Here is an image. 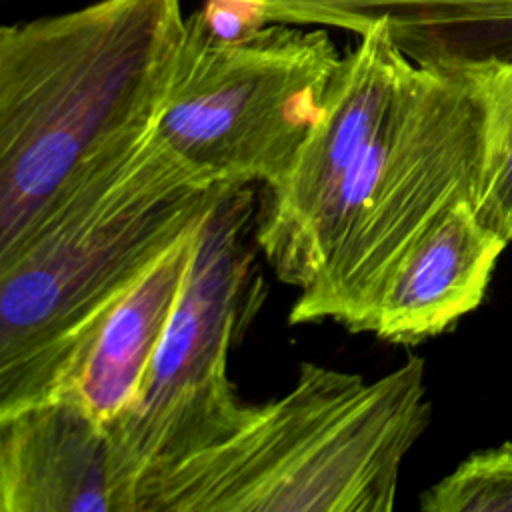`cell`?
I'll return each mask as SVG.
<instances>
[{"label":"cell","instance_id":"cell-1","mask_svg":"<svg viewBox=\"0 0 512 512\" xmlns=\"http://www.w3.org/2000/svg\"><path fill=\"white\" fill-rule=\"evenodd\" d=\"M228 188L154 128L74 176L0 248V414L50 396L104 314Z\"/></svg>","mask_w":512,"mask_h":512},{"label":"cell","instance_id":"cell-2","mask_svg":"<svg viewBox=\"0 0 512 512\" xmlns=\"http://www.w3.org/2000/svg\"><path fill=\"white\" fill-rule=\"evenodd\" d=\"M184 42L180 0H98L0 28V248L158 126Z\"/></svg>","mask_w":512,"mask_h":512},{"label":"cell","instance_id":"cell-3","mask_svg":"<svg viewBox=\"0 0 512 512\" xmlns=\"http://www.w3.org/2000/svg\"><path fill=\"white\" fill-rule=\"evenodd\" d=\"M512 126V64L408 58L392 102L326 224L290 324L362 332L408 248L460 202H480Z\"/></svg>","mask_w":512,"mask_h":512},{"label":"cell","instance_id":"cell-4","mask_svg":"<svg viewBox=\"0 0 512 512\" xmlns=\"http://www.w3.org/2000/svg\"><path fill=\"white\" fill-rule=\"evenodd\" d=\"M430 414L420 356L372 382L304 362L232 436L146 474L134 512H388Z\"/></svg>","mask_w":512,"mask_h":512},{"label":"cell","instance_id":"cell-5","mask_svg":"<svg viewBox=\"0 0 512 512\" xmlns=\"http://www.w3.org/2000/svg\"><path fill=\"white\" fill-rule=\"evenodd\" d=\"M342 56L324 30L270 22L220 38L186 18L180 66L156 132L216 184H280L318 124Z\"/></svg>","mask_w":512,"mask_h":512},{"label":"cell","instance_id":"cell-6","mask_svg":"<svg viewBox=\"0 0 512 512\" xmlns=\"http://www.w3.org/2000/svg\"><path fill=\"white\" fill-rule=\"evenodd\" d=\"M254 218L250 186H230L210 210L140 394L108 430L130 512L146 474L226 440L250 414L228 376V356L252 288L244 232Z\"/></svg>","mask_w":512,"mask_h":512},{"label":"cell","instance_id":"cell-7","mask_svg":"<svg viewBox=\"0 0 512 512\" xmlns=\"http://www.w3.org/2000/svg\"><path fill=\"white\" fill-rule=\"evenodd\" d=\"M406 62L388 24L360 34L356 48L342 56L294 168L264 188L256 244L282 282L302 290L316 276L330 214L378 132Z\"/></svg>","mask_w":512,"mask_h":512},{"label":"cell","instance_id":"cell-8","mask_svg":"<svg viewBox=\"0 0 512 512\" xmlns=\"http://www.w3.org/2000/svg\"><path fill=\"white\" fill-rule=\"evenodd\" d=\"M0 512H130L110 432L74 396L0 414Z\"/></svg>","mask_w":512,"mask_h":512},{"label":"cell","instance_id":"cell-9","mask_svg":"<svg viewBox=\"0 0 512 512\" xmlns=\"http://www.w3.org/2000/svg\"><path fill=\"white\" fill-rule=\"evenodd\" d=\"M506 246L476 218L472 202L456 204L400 258L362 332L406 346L446 332L480 306Z\"/></svg>","mask_w":512,"mask_h":512},{"label":"cell","instance_id":"cell-10","mask_svg":"<svg viewBox=\"0 0 512 512\" xmlns=\"http://www.w3.org/2000/svg\"><path fill=\"white\" fill-rule=\"evenodd\" d=\"M204 220L176 240L104 314L52 392L74 396L106 430L132 410L140 394L194 264Z\"/></svg>","mask_w":512,"mask_h":512},{"label":"cell","instance_id":"cell-11","mask_svg":"<svg viewBox=\"0 0 512 512\" xmlns=\"http://www.w3.org/2000/svg\"><path fill=\"white\" fill-rule=\"evenodd\" d=\"M256 22L320 24L358 36L388 24L416 64H512V0H230Z\"/></svg>","mask_w":512,"mask_h":512},{"label":"cell","instance_id":"cell-12","mask_svg":"<svg viewBox=\"0 0 512 512\" xmlns=\"http://www.w3.org/2000/svg\"><path fill=\"white\" fill-rule=\"evenodd\" d=\"M424 512H512V442L470 454L420 496Z\"/></svg>","mask_w":512,"mask_h":512},{"label":"cell","instance_id":"cell-13","mask_svg":"<svg viewBox=\"0 0 512 512\" xmlns=\"http://www.w3.org/2000/svg\"><path fill=\"white\" fill-rule=\"evenodd\" d=\"M474 212L486 228L512 242V126L504 138L496 172Z\"/></svg>","mask_w":512,"mask_h":512}]
</instances>
